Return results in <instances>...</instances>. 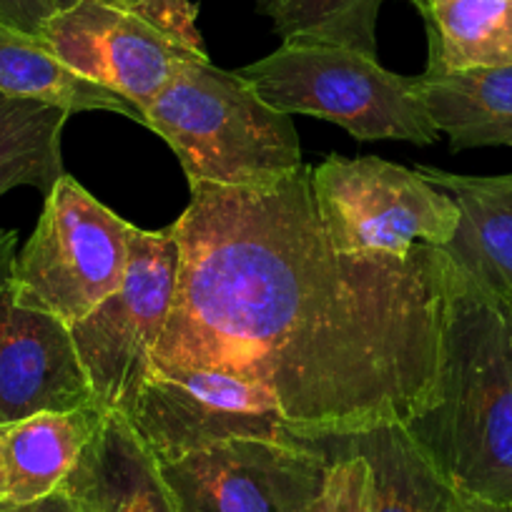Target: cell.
<instances>
[{
    "mask_svg": "<svg viewBox=\"0 0 512 512\" xmlns=\"http://www.w3.org/2000/svg\"><path fill=\"white\" fill-rule=\"evenodd\" d=\"M103 3L144 18L151 26H156L191 51L206 53L204 38L196 26L199 11L191 0H103Z\"/></svg>",
    "mask_w": 512,
    "mask_h": 512,
    "instance_id": "obj_22",
    "label": "cell"
},
{
    "mask_svg": "<svg viewBox=\"0 0 512 512\" xmlns=\"http://www.w3.org/2000/svg\"><path fill=\"white\" fill-rule=\"evenodd\" d=\"M18 231L0 229V292L11 282L13 264L18 256Z\"/></svg>",
    "mask_w": 512,
    "mask_h": 512,
    "instance_id": "obj_25",
    "label": "cell"
},
{
    "mask_svg": "<svg viewBox=\"0 0 512 512\" xmlns=\"http://www.w3.org/2000/svg\"><path fill=\"white\" fill-rule=\"evenodd\" d=\"M435 387L405 430L465 495L512 505V299L442 249Z\"/></svg>",
    "mask_w": 512,
    "mask_h": 512,
    "instance_id": "obj_2",
    "label": "cell"
},
{
    "mask_svg": "<svg viewBox=\"0 0 512 512\" xmlns=\"http://www.w3.org/2000/svg\"><path fill=\"white\" fill-rule=\"evenodd\" d=\"M312 194L329 241L342 254L412 259L420 244L447 246L460 206L417 174L377 156H329L312 174Z\"/></svg>",
    "mask_w": 512,
    "mask_h": 512,
    "instance_id": "obj_6",
    "label": "cell"
},
{
    "mask_svg": "<svg viewBox=\"0 0 512 512\" xmlns=\"http://www.w3.org/2000/svg\"><path fill=\"white\" fill-rule=\"evenodd\" d=\"M48 3H51L53 11H61V8H68L73 6V3H78V0H48Z\"/></svg>",
    "mask_w": 512,
    "mask_h": 512,
    "instance_id": "obj_27",
    "label": "cell"
},
{
    "mask_svg": "<svg viewBox=\"0 0 512 512\" xmlns=\"http://www.w3.org/2000/svg\"><path fill=\"white\" fill-rule=\"evenodd\" d=\"M103 417L106 410L91 405L0 422V502H33L56 492Z\"/></svg>",
    "mask_w": 512,
    "mask_h": 512,
    "instance_id": "obj_13",
    "label": "cell"
},
{
    "mask_svg": "<svg viewBox=\"0 0 512 512\" xmlns=\"http://www.w3.org/2000/svg\"><path fill=\"white\" fill-rule=\"evenodd\" d=\"M191 184L264 189L302 166L292 116L269 106L236 71L189 58L144 111Z\"/></svg>",
    "mask_w": 512,
    "mask_h": 512,
    "instance_id": "obj_3",
    "label": "cell"
},
{
    "mask_svg": "<svg viewBox=\"0 0 512 512\" xmlns=\"http://www.w3.org/2000/svg\"><path fill=\"white\" fill-rule=\"evenodd\" d=\"M131 231L134 224L63 174L16 256L13 297L71 327L121 287Z\"/></svg>",
    "mask_w": 512,
    "mask_h": 512,
    "instance_id": "obj_5",
    "label": "cell"
},
{
    "mask_svg": "<svg viewBox=\"0 0 512 512\" xmlns=\"http://www.w3.org/2000/svg\"><path fill=\"white\" fill-rule=\"evenodd\" d=\"M53 13L48 0H0V26L38 38Z\"/></svg>",
    "mask_w": 512,
    "mask_h": 512,
    "instance_id": "obj_23",
    "label": "cell"
},
{
    "mask_svg": "<svg viewBox=\"0 0 512 512\" xmlns=\"http://www.w3.org/2000/svg\"><path fill=\"white\" fill-rule=\"evenodd\" d=\"M307 512H369V467L357 452L332 457L327 482Z\"/></svg>",
    "mask_w": 512,
    "mask_h": 512,
    "instance_id": "obj_21",
    "label": "cell"
},
{
    "mask_svg": "<svg viewBox=\"0 0 512 512\" xmlns=\"http://www.w3.org/2000/svg\"><path fill=\"white\" fill-rule=\"evenodd\" d=\"M98 405L71 327L0 292V422ZM101 407V405H98Z\"/></svg>",
    "mask_w": 512,
    "mask_h": 512,
    "instance_id": "obj_11",
    "label": "cell"
},
{
    "mask_svg": "<svg viewBox=\"0 0 512 512\" xmlns=\"http://www.w3.org/2000/svg\"><path fill=\"white\" fill-rule=\"evenodd\" d=\"M121 415L159 462L231 437L304 442L267 384L226 369H151Z\"/></svg>",
    "mask_w": 512,
    "mask_h": 512,
    "instance_id": "obj_8",
    "label": "cell"
},
{
    "mask_svg": "<svg viewBox=\"0 0 512 512\" xmlns=\"http://www.w3.org/2000/svg\"><path fill=\"white\" fill-rule=\"evenodd\" d=\"M312 169L264 189L191 184L171 224L179 274L151 369L241 372L277 395L294 435L339 442L427 405L440 349V246L412 259L342 254Z\"/></svg>",
    "mask_w": 512,
    "mask_h": 512,
    "instance_id": "obj_1",
    "label": "cell"
},
{
    "mask_svg": "<svg viewBox=\"0 0 512 512\" xmlns=\"http://www.w3.org/2000/svg\"><path fill=\"white\" fill-rule=\"evenodd\" d=\"M176 274L179 241L174 229L134 226L121 287L71 324L93 397L106 412H121L149 377L154 349L174 307Z\"/></svg>",
    "mask_w": 512,
    "mask_h": 512,
    "instance_id": "obj_7",
    "label": "cell"
},
{
    "mask_svg": "<svg viewBox=\"0 0 512 512\" xmlns=\"http://www.w3.org/2000/svg\"><path fill=\"white\" fill-rule=\"evenodd\" d=\"M0 512H78L63 487L33 502H0Z\"/></svg>",
    "mask_w": 512,
    "mask_h": 512,
    "instance_id": "obj_24",
    "label": "cell"
},
{
    "mask_svg": "<svg viewBox=\"0 0 512 512\" xmlns=\"http://www.w3.org/2000/svg\"><path fill=\"white\" fill-rule=\"evenodd\" d=\"M38 41L68 68L126 98L141 113L169 86L181 63L206 56L103 0H78L53 11Z\"/></svg>",
    "mask_w": 512,
    "mask_h": 512,
    "instance_id": "obj_10",
    "label": "cell"
},
{
    "mask_svg": "<svg viewBox=\"0 0 512 512\" xmlns=\"http://www.w3.org/2000/svg\"><path fill=\"white\" fill-rule=\"evenodd\" d=\"M236 73L277 111L337 123L357 141L430 146L440 139L417 76L387 71L349 48L282 43Z\"/></svg>",
    "mask_w": 512,
    "mask_h": 512,
    "instance_id": "obj_4",
    "label": "cell"
},
{
    "mask_svg": "<svg viewBox=\"0 0 512 512\" xmlns=\"http://www.w3.org/2000/svg\"><path fill=\"white\" fill-rule=\"evenodd\" d=\"M460 512H512V505H502V502L482 500V497L460 492Z\"/></svg>",
    "mask_w": 512,
    "mask_h": 512,
    "instance_id": "obj_26",
    "label": "cell"
},
{
    "mask_svg": "<svg viewBox=\"0 0 512 512\" xmlns=\"http://www.w3.org/2000/svg\"><path fill=\"white\" fill-rule=\"evenodd\" d=\"M430 36V61L450 71L510 66L512 0H412Z\"/></svg>",
    "mask_w": 512,
    "mask_h": 512,
    "instance_id": "obj_18",
    "label": "cell"
},
{
    "mask_svg": "<svg viewBox=\"0 0 512 512\" xmlns=\"http://www.w3.org/2000/svg\"><path fill=\"white\" fill-rule=\"evenodd\" d=\"M71 113L0 91V196L33 186L43 196L66 174L63 128Z\"/></svg>",
    "mask_w": 512,
    "mask_h": 512,
    "instance_id": "obj_19",
    "label": "cell"
},
{
    "mask_svg": "<svg viewBox=\"0 0 512 512\" xmlns=\"http://www.w3.org/2000/svg\"><path fill=\"white\" fill-rule=\"evenodd\" d=\"M339 442L367 462L369 512H460V490L400 422H384Z\"/></svg>",
    "mask_w": 512,
    "mask_h": 512,
    "instance_id": "obj_16",
    "label": "cell"
},
{
    "mask_svg": "<svg viewBox=\"0 0 512 512\" xmlns=\"http://www.w3.org/2000/svg\"><path fill=\"white\" fill-rule=\"evenodd\" d=\"M417 91L455 151L512 146V63L465 71L427 63Z\"/></svg>",
    "mask_w": 512,
    "mask_h": 512,
    "instance_id": "obj_15",
    "label": "cell"
},
{
    "mask_svg": "<svg viewBox=\"0 0 512 512\" xmlns=\"http://www.w3.org/2000/svg\"><path fill=\"white\" fill-rule=\"evenodd\" d=\"M329 465L317 442L231 437L161 460L159 470L179 512H307Z\"/></svg>",
    "mask_w": 512,
    "mask_h": 512,
    "instance_id": "obj_9",
    "label": "cell"
},
{
    "mask_svg": "<svg viewBox=\"0 0 512 512\" xmlns=\"http://www.w3.org/2000/svg\"><path fill=\"white\" fill-rule=\"evenodd\" d=\"M384 0H256L282 43L337 46L377 58V21Z\"/></svg>",
    "mask_w": 512,
    "mask_h": 512,
    "instance_id": "obj_20",
    "label": "cell"
},
{
    "mask_svg": "<svg viewBox=\"0 0 512 512\" xmlns=\"http://www.w3.org/2000/svg\"><path fill=\"white\" fill-rule=\"evenodd\" d=\"M61 487L78 512H179L159 462L118 410L106 412Z\"/></svg>",
    "mask_w": 512,
    "mask_h": 512,
    "instance_id": "obj_12",
    "label": "cell"
},
{
    "mask_svg": "<svg viewBox=\"0 0 512 512\" xmlns=\"http://www.w3.org/2000/svg\"><path fill=\"white\" fill-rule=\"evenodd\" d=\"M417 174L460 206L455 239L442 249L470 277L512 299V174L462 176L437 166H417Z\"/></svg>",
    "mask_w": 512,
    "mask_h": 512,
    "instance_id": "obj_14",
    "label": "cell"
},
{
    "mask_svg": "<svg viewBox=\"0 0 512 512\" xmlns=\"http://www.w3.org/2000/svg\"><path fill=\"white\" fill-rule=\"evenodd\" d=\"M0 91L28 101L48 103L68 113L108 111L146 126L134 103L88 81L58 61L38 38L0 26Z\"/></svg>",
    "mask_w": 512,
    "mask_h": 512,
    "instance_id": "obj_17",
    "label": "cell"
}]
</instances>
